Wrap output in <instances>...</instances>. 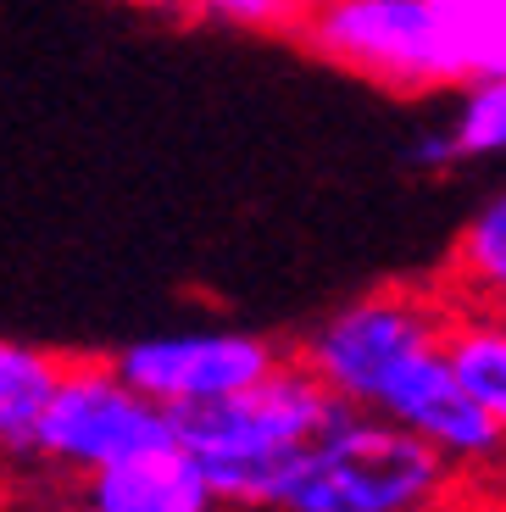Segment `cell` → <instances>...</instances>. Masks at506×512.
<instances>
[{
    "label": "cell",
    "instance_id": "1",
    "mask_svg": "<svg viewBox=\"0 0 506 512\" xmlns=\"http://www.w3.org/2000/svg\"><path fill=\"white\" fill-rule=\"evenodd\" d=\"M345 412V401L301 357L256 379L251 390L212 407L178 412V446L206 468L217 501L240 512H267L284 462L312 446Z\"/></svg>",
    "mask_w": 506,
    "mask_h": 512
},
{
    "label": "cell",
    "instance_id": "2",
    "mask_svg": "<svg viewBox=\"0 0 506 512\" xmlns=\"http://www.w3.org/2000/svg\"><path fill=\"white\" fill-rule=\"evenodd\" d=\"M456 462L384 412L345 407L284 462L267 512H418L451 490Z\"/></svg>",
    "mask_w": 506,
    "mask_h": 512
},
{
    "label": "cell",
    "instance_id": "3",
    "mask_svg": "<svg viewBox=\"0 0 506 512\" xmlns=\"http://www.w3.org/2000/svg\"><path fill=\"white\" fill-rule=\"evenodd\" d=\"M162 446H178L173 412L156 407L145 390H134L117 362L78 357V362H62V379H56L51 401L34 423L28 457L39 468H51V474L89 479L101 468H117V462Z\"/></svg>",
    "mask_w": 506,
    "mask_h": 512
},
{
    "label": "cell",
    "instance_id": "4",
    "mask_svg": "<svg viewBox=\"0 0 506 512\" xmlns=\"http://www.w3.org/2000/svg\"><path fill=\"white\" fill-rule=\"evenodd\" d=\"M317 56L384 90H462V62L445 45L429 0H323L306 23Z\"/></svg>",
    "mask_w": 506,
    "mask_h": 512
},
{
    "label": "cell",
    "instance_id": "5",
    "mask_svg": "<svg viewBox=\"0 0 506 512\" xmlns=\"http://www.w3.org/2000/svg\"><path fill=\"white\" fill-rule=\"evenodd\" d=\"M451 340V318L418 290H367L306 334L301 362L345 407H367L379 384L429 346Z\"/></svg>",
    "mask_w": 506,
    "mask_h": 512
},
{
    "label": "cell",
    "instance_id": "6",
    "mask_svg": "<svg viewBox=\"0 0 506 512\" xmlns=\"http://www.w3.org/2000/svg\"><path fill=\"white\" fill-rule=\"evenodd\" d=\"M117 368L134 390L178 412H195V407H212V401H228L251 390L256 379L279 368V346L262 340V334H245V329H190V334H145L134 346L117 351Z\"/></svg>",
    "mask_w": 506,
    "mask_h": 512
},
{
    "label": "cell",
    "instance_id": "7",
    "mask_svg": "<svg viewBox=\"0 0 506 512\" xmlns=\"http://www.w3.org/2000/svg\"><path fill=\"white\" fill-rule=\"evenodd\" d=\"M78 512H223V501L190 451L162 446L89 474Z\"/></svg>",
    "mask_w": 506,
    "mask_h": 512
},
{
    "label": "cell",
    "instance_id": "8",
    "mask_svg": "<svg viewBox=\"0 0 506 512\" xmlns=\"http://www.w3.org/2000/svg\"><path fill=\"white\" fill-rule=\"evenodd\" d=\"M451 284L473 312L506 318V190L473 206V218L451 240Z\"/></svg>",
    "mask_w": 506,
    "mask_h": 512
},
{
    "label": "cell",
    "instance_id": "9",
    "mask_svg": "<svg viewBox=\"0 0 506 512\" xmlns=\"http://www.w3.org/2000/svg\"><path fill=\"white\" fill-rule=\"evenodd\" d=\"M62 379V357L0 334V457H28L34 423Z\"/></svg>",
    "mask_w": 506,
    "mask_h": 512
},
{
    "label": "cell",
    "instance_id": "10",
    "mask_svg": "<svg viewBox=\"0 0 506 512\" xmlns=\"http://www.w3.org/2000/svg\"><path fill=\"white\" fill-rule=\"evenodd\" d=\"M451 362L473 396L495 412L506 429V318L501 312H468L451 318Z\"/></svg>",
    "mask_w": 506,
    "mask_h": 512
},
{
    "label": "cell",
    "instance_id": "11",
    "mask_svg": "<svg viewBox=\"0 0 506 512\" xmlns=\"http://www.w3.org/2000/svg\"><path fill=\"white\" fill-rule=\"evenodd\" d=\"M462 78L506 73V0H429Z\"/></svg>",
    "mask_w": 506,
    "mask_h": 512
},
{
    "label": "cell",
    "instance_id": "12",
    "mask_svg": "<svg viewBox=\"0 0 506 512\" xmlns=\"http://www.w3.org/2000/svg\"><path fill=\"white\" fill-rule=\"evenodd\" d=\"M451 134L462 145V162L506 156V73L468 78L451 106Z\"/></svg>",
    "mask_w": 506,
    "mask_h": 512
},
{
    "label": "cell",
    "instance_id": "13",
    "mask_svg": "<svg viewBox=\"0 0 506 512\" xmlns=\"http://www.w3.org/2000/svg\"><path fill=\"white\" fill-rule=\"evenodd\" d=\"M201 17H217V23H240V28H273L295 12V0H184Z\"/></svg>",
    "mask_w": 506,
    "mask_h": 512
},
{
    "label": "cell",
    "instance_id": "14",
    "mask_svg": "<svg viewBox=\"0 0 506 512\" xmlns=\"http://www.w3.org/2000/svg\"><path fill=\"white\" fill-rule=\"evenodd\" d=\"M406 156H412L418 173H451V167H462V145H456L451 123H445V128H423Z\"/></svg>",
    "mask_w": 506,
    "mask_h": 512
},
{
    "label": "cell",
    "instance_id": "15",
    "mask_svg": "<svg viewBox=\"0 0 506 512\" xmlns=\"http://www.w3.org/2000/svg\"><path fill=\"white\" fill-rule=\"evenodd\" d=\"M418 512H479L473 501H456V496H434L429 507H418Z\"/></svg>",
    "mask_w": 506,
    "mask_h": 512
}]
</instances>
